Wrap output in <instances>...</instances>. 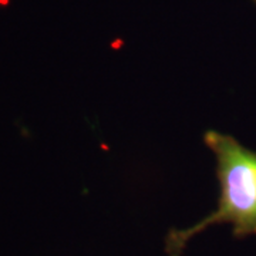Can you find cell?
I'll return each mask as SVG.
<instances>
[{
	"label": "cell",
	"mask_w": 256,
	"mask_h": 256,
	"mask_svg": "<svg viewBox=\"0 0 256 256\" xmlns=\"http://www.w3.org/2000/svg\"><path fill=\"white\" fill-rule=\"evenodd\" d=\"M204 141L216 160L218 208L194 226L170 230L165 238L168 256H182L188 240L212 225H232L235 238L256 235V152L214 130L205 132Z\"/></svg>",
	"instance_id": "obj_1"
}]
</instances>
